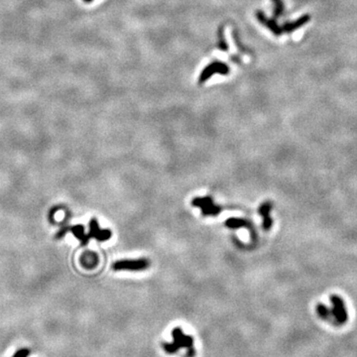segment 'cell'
Returning a JSON list of instances; mask_svg holds the SVG:
<instances>
[{"label":"cell","instance_id":"6da1fadb","mask_svg":"<svg viewBox=\"0 0 357 357\" xmlns=\"http://www.w3.org/2000/svg\"><path fill=\"white\" fill-rule=\"evenodd\" d=\"M162 346L165 352L169 354L177 353L181 348L186 350L187 357H194L196 354L194 338L186 335L181 327H175L172 331V341L163 342Z\"/></svg>","mask_w":357,"mask_h":357},{"label":"cell","instance_id":"7a4b0ae2","mask_svg":"<svg viewBox=\"0 0 357 357\" xmlns=\"http://www.w3.org/2000/svg\"><path fill=\"white\" fill-rule=\"evenodd\" d=\"M230 74L229 67L221 61H213L208 66H207L201 73L199 76V84L203 85L206 81L209 79L213 75H227Z\"/></svg>","mask_w":357,"mask_h":357},{"label":"cell","instance_id":"3957f363","mask_svg":"<svg viewBox=\"0 0 357 357\" xmlns=\"http://www.w3.org/2000/svg\"><path fill=\"white\" fill-rule=\"evenodd\" d=\"M332 301V315L334 318V324L335 325H342L348 319V314L344 305V301L342 298L338 295H333L331 297Z\"/></svg>","mask_w":357,"mask_h":357},{"label":"cell","instance_id":"277c9868","mask_svg":"<svg viewBox=\"0 0 357 357\" xmlns=\"http://www.w3.org/2000/svg\"><path fill=\"white\" fill-rule=\"evenodd\" d=\"M191 205L195 207H199L205 216H216L223 210L221 206L216 205L210 197L195 198L191 201Z\"/></svg>","mask_w":357,"mask_h":357},{"label":"cell","instance_id":"5b68a950","mask_svg":"<svg viewBox=\"0 0 357 357\" xmlns=\"http://www.w3.org/2000/svg\"><path fill=\"white\" fill-rule=\"evenodd\" d=\"M150 266L149 260L145 258L140 259H125L119 260L113 264L114 271H143Z\"/></svg>","mask_w":357,"mask_h":357},{"label":"cell","instance_id":"8992f818","mask_svg":"<svg viewBox=\"0 0 357 357\" xmlns=\"http://www.w3.org/2000/svg\"><path fill=\"white\" fill-rule=\"evenodd\" d=\"M72 232L75 237H76V239H78L79 241H80V243H81V245L82 246H86L88 243H89V241H90V237H89V235L88 234H86V232H85V227L84 226H82V225H74V226H65V227H63L58 233H57V235H56V238L57 239H61V238H63L66 234H67V232Z\"/></svg>","mask_w":357,"mask_h":357},{"label":"cell","instance_id":"52a82bcc","mask_svg":"<svg viewBox=\"0 0 357 357\" xmlns=\"http://www.w3.org/2000/svg\"><path fill=\"white\" fill-rule=\"evenodd\" d=\"M256 18L263 26H265L266 28L269 29L275 36L279 37L284 33L283 30H282V26H280L275 19H272V18H269L268 16H266V14L264 12H262L260 10L256 11Z\"/></svg>","mask_w":357,"mask_h":357},{"label":"cell","instance_id":"ba28073f","mask_svg":"<svg viewBox=\"0 0 357 357\" xmlns=\"http://www.w3.org/2000/svg\"><path fill=\"white\" fill-rule=\"evenodd\" d=\"M90 238H94L98 241H107L112 237L113 232L109 229H100L98 223L95 218H93L90 223V232L88 233Z\"/></svg>","mask_w":357,"mask_h":357},{"label":"cell","instance_id":"9c48e42d","mask_svg":"<svg viewBox=\"0 0 357 357\" xmlns=\"http://www.w3.org/2000/svg\"><path fill=\"white\" fill-rule=\"evenodd\" d=\"M273 208V205L271 202H265L263 203L259 207V214L261 215L263 222L262 226L264 230L271 229L273 225V219L271 217V210Z\"/></svg>","mask_w":357,"mask_h":357},{"label":"cell","instance_id":"30bf717a","mask_svg":"<svg viewBox=\"0 0 357 357\" xmlns=\"http://www.w3.org/2000/svg\"><path fill=\"white\" fill-rule=\"evenodd\" d=\"M311 15L309 14H305L303 16L299 17L297 20L295 21H290V22H285L282 26V30L284 33H292L296 30H298L301 27L305 26L308 22L311 21Z\"/></svg>","mask_w":357,"mask_h":357},{"label":"cell","instance_id":"8fae6325","mask_svg":"<svg viewBox=\"0 0 357 357\" xmlns=\"http://www.w3.org/2000/svg\"><path fill=\"white\" fill-rule=\"evenodd\" d=\"M225 226L228 228H241V227H245L248 229L252 235V237H255V229L252 225V224L249 221H246V219L243 218H236V217H231L226 219L225 222Z\"/></svg>","mask_w":357,"mask_h":357},{"label":"cell","instance_id":"7c38bea8","mask_svg":"<svg viewBox=\"0 0 357 357\" xmlns=\"http://www.w3.org/2000/svg\"><path fill=\"white\" fill-rule=\"evenodd\" d=\"M99 259L96 253L93 251H86L79 257V263L85 269H94L98 265Z\"/></svg>","mask_w":357,"mask_h":357},{"label":"cell","instance_id":"4fadbf2b","mask_svg":"<svg viewBox=\"0 0 357 357\" xmlns=\"http://www.w3.org/2000/svg\"><path fill=\"white\" fill-rule=\"evenodd\" d=\"M316 311H317V314L319 315V317L321 319L327 320L328 322H331V323L334 324V318H333L331 309H328L323 304H318L317 307H316Z\"/></svg>","mask_w":357,"mask_h":357},{"label":"cell","instance_id":"5bb4252c","mask_svg":"<svg viewBox=\"0 0 357 357\" xmlns=\"http://www.w3.org/2000/svg\"><path fill=\"white\" fill-rule=\"evenodd\" d=\"M217 47L218 49L221 51H224V52H227L228 51V45H227V42L225 40V31H224V27L221 26L217 30Z\"/></svg>","mask_w":357,"mask_h":357},{"label":"cell","instance_id":"9a60e30c","mask_svg":"<svg viewBox=\"0 0 357 357\" xmlns=\"http://www.w3.org/2000/svg\"><path fill=\"white\" fill-rule=\"evenodd\" d=\"M272 2L274 4V10H273V15L274 18L277 19L280 18L285 10V5L283 0H272Z\"/></svg>","mask_w":357,"mask_h":357},{"label":"cell","instance_id":"2e32d148","mask_svg":"<svg viewBox=\"0 0 357 357\" xmlns=\"http://www.w3.org/2000/svg\"><path fill=\"white\" fill-rule=\"evenodd\" d=\"M29 354H30V350L28 348H21L14 353L13 357H28Z\"/></svg>","mask_w":357,"mask_h":357},{"label":"cell","instance_id":"e0dca14e","mask_svg":"<svg viewBox=\"0 0 357 357\" xmlns=\"http://www.w3.org/2000/svg\"><path fill=\"white\" fill-rule=\"evenodd\" d=\"M63 207H55L54 208H52V210L50 211V214H49V218L52 224H55V221H54V214L56 213L59 209H62Z\"/></svg>","mask_w":357,"mask_h":357},{"label":"cell","instance_id":"ac0fdd59","mask_svg":"<svg viewBox=\"0 0 357 357\" xmlns=\"http://www.w3.org/2000/svg\"><path fill=\"white\" fill-rule=\"evenodd\" d=\"M84 1H85V2H88V3H90V2L94 1V0H84Z\"/></svg>","mask_w":357,"mask_h":357}]
</instances>
